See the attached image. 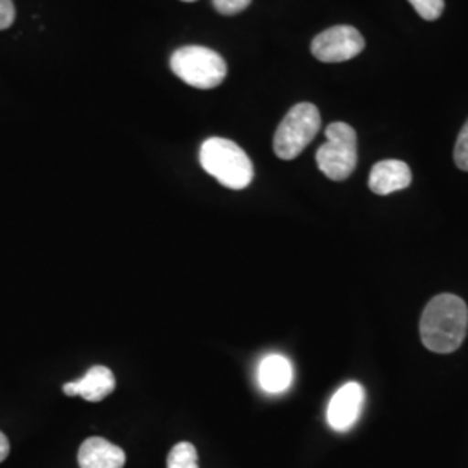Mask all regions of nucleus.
Here are the masks:
<instances>
[{
	"instance_id": "10",
	"label": "nucleus",
	"mask_w": 468,
	"mask_h": 468,
	"mask_svg": "<svg viewBox=\"0 0 468 468\" xmlns=\"http://www.w3.org/2000/svg\"><path fill=\"white\" fill-rule=\"evenodd\" d=\"M80 468H123L125 452L102 437H89L79 450Z\"/></svg>"
},
{
	"instance_id": "18",
	"label": "nucleus",
	"mask_w": 468,
	"mask_h": 468,
	"mask_svg": "<svg viewBox=\"0 0 468 468\" xmlns=\"http://www.w3.org/2000/svg\"><path fill=\"white\" fill-rule=\"evenodd\" d=\"M183 2H197V0H183Z\"/></svg>"
},
{
	"instance_id": "7",
	"label": "nucleus",
	"mask_w": 468,
	"mask_h": 468,
	"mask_svg": "<svg viewBox=\"0 0 468 468\" xmlns=\"http://www.w3.org/2000/svg\"><path fill=\"white\" fill-rule=\"evenodd\" d=\"M365 401H367V394L363 385L357 382L342 385L328 404V410H326L328 425L336 432H347L361 417Z\"/></svg>"
},
{
	"instance_id": "11",
	"label": "nucleus",
	"mask_w": 468,
	"mask_h": 468,
	"mask_svg": "<svg viewBox=\"0 0 468 468\" xmlns=\"http://www.w3.org/2000/svg\"><path fill=\"white\" fill-rule=\"evenodd\" d=\"M293 380L290 361L282 354H269L259 365V385L268 394H282Z\"/></svg>"
},
{
	"instance_id": "15",
	"label": "nucleus",
	"mask_w": 468,
	"mask_h": 468,
	"mask_svg": "<svg viewBox=\"0 0 468 468\" xmlns=\"http://www.w3.org/2000/svg\"><path fill=\"white\" fill-rule=\"evenodd\" d=\"M214 7L224 16H233L243 13L251 4V0H212Z\"/></svg>"
},
{
	"instance_id": "5",
	"label": "nucleus",
	"mask_w": 468,
	"mask_h": 468,
	"mask_svg": "<svg viewBox=\"0 0 468 468\" xmlns=\"http://www.w3.org/2000/svg\"><path fill=\"white\" fill-rule=\"evenodd\" d=\"M326 143L316 153L318 167L332 181H346L357 165V135L349 123L334 122L326 127Z\"/></svg>"
},
{
	"instance_id": "3",
	"label": "nucleus",
	"mask_w": 468,
	"mask_h": 468,
	"mask_svg": "<svg viewBox=\"0 0 468 468\" xmlns=\"http://www.w3.org/2000/svg\"><path fill=\"white\" fill-rule=\"evenodd\" d=\"M170 69L185 84L197 89H216L228 75V65L216 50L203 46H186L170 58Z\"/></svg>"
},
{
	"instance_id": "16",
	"label": "nucleus",
	"mask_w": 468,
	"mask_h": 468,
	"mask_svg": "<svg viewBox=\"0 0 468 468\" xmlns=\"http://www.w3.org/2000/svg\"><path fill=\"white\" fill-rule=\"evenodd\" d=\"M16 9L13 0H0V30L9 28L15 23Z\"/></svg>"
},
{
	"instance_id": "12",
	"label": "nucleus",
	"mask_w": 468,
	"mask_h": 468,
	"mask_svg": "<svg viewBox=\"0 0 468 468\" xmlns=\"http://www.w3.org/2000/svg\"><path fill=\"white\" fill-rule=\"evenodd\" d=\"M167 468H198V452L191 442H179L168 452Z\"/></svg>"
},
{
	"instance_id": "17",
	"label": "nucleus",
	"mask_w": 468,
	"mask_h": 468,
	"mask_svg": "<svg viewBox=\"0 0 468 468\" xmlns=\"http://www.w3.org/2000/svg\"><path fill=\"white\" fill-rule=\"evenodd\" d=\"M11 446H9V439L0 432V463L9 456Z\"/></svg>"
},
{
	"instance_id": "6",
	"label": "nucleus",
	"mask_w": 468,
	"mask_h": 468,
	"mask_svg": "<svg viewBox=\"0 0 468 468\" xmlns=\"http://www.w3.org/2000/svg\"><path fill=\"white\" fill-rule=\"evenodd\" d=\"M365 46V37L354 27L338 25L319 34L313 40L311 50L313 56L323 63H344L361 54Z\"/></svg>"
},
{
	"instance_id": "13",
	"label": "nucleus",
	"mask_w": 468,
	"mask_h": 468,
	"mask_svg": "<svg viewBox=\"0 0 468 468\" xmlns=\"http://www.w3.org/2000/svg\"><path fill=\"white\" fill-rule=\"evenodd\" d=\"M420 16L427 21H435L444 11V0H408Z\"/></svg>"
},
{
	"instance_id": "1",
	"label": "nucleus",
	"mask_w": 468,
	"mask_h": 468,
	"mask_svg": "<svg viewBox=\"0 0 468 468\" xmlns=\"http://www.w3.org/2000/svg\"><path fill=\"white\" fill-rule=\"evenodd\" d=\"M468 330V307L452 293H441L427 303L420 319L421 344L437 354L460 349Z\"/></svg>"
},
{
	"instance_id": "8",
	"label": "nucleus",
	"mask_w": 468,
	"mask_h": 468,
	"mask_svg": "<svg viewBox=\"0 0 468 468\" xmlns=\"http://www.w3.org/2000/svg\"><path fill=\"white\" fill-rule=\"evenodd\" d=\"M117 387L113 371L106 367H92L84 377L77 382L63 385L67 396H80L85 401L100 402L108 398Z\"/></svg>"
},
{
	"instance_id": "14",
	"label": "nucleus",
	"mask_w": 468,
	"mask_h": 468,
	"mask_svg": "<svg viewBox=\"0 0 468 468\" xmlns=\"http://www.w3.org/2000/svg\"><path fill=\"white\" fill-rule=\"evenodd\" d=\"M452 158H454L456 167L468 172V120L465 122L463 129L460 131V134H458Z\"/></svg>"
},
{
	"instance_id": "4",
	"label": "nucleus",
	"mask_w": 468,
	"mask_h": 468,
	"mask_svg": "<svg viewBox=\"0 0 468 468\" xmlns=\"http://www.w3.org/2000/svg\"><path fill=\"white\" fill-rule=\"evenodd\" d=\"M321 127L319 110L311 102L295 104L282 120L272 148L282 160H293L305 150L316 137Z\"/></svg>"
},
{
	"instance_id": "9",
	"label": "nucleus",
	"mask_w": 468,
	"mask_h": 468,
	"mask_svg": "<svg viewBox=\"0 0 468 468\" xmlns=\"http://www.w3.org/2000/svg\"><path fill=\"white\" fill-rule=\"evenodd\" d=\"M411 185V170L401 160L378 162L369 172V189L375 195L387 197Z\"/></svg>"
},
{
	"instance_id": "2",
	"label": "nucleus",
	"mask_w": 468,
	"mask_h": 468,
	"mask_svg": "<svg viewBox=\"0 0 468 468\" xmlns=\"http://www.w3.org/2000/svg\"><path fill=\"white\" fill-rule=\"evenodd\" d=\"M200 164L207 174L229 189H245L253 179V165L249 154L229 139H207L201 144Z\"/></svg>"
}]
</instances>
